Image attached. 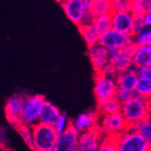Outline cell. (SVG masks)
Wrapping results in <instances>:
<instances>
[{"label": "cell", "instance_id": "obj_1", "mask_svg": "<svg viewBox=\"0 0 151 151\" xmlns=\"http://www.w3.org/2000/svg\"><path fill=\"white\" fill-rule=\"evenodd\" d=\"M120 112L129 125L137 124L151 116V100L136 94L133 98L122 103Z\"/></svg>", "mask_w": 151, "mask_h": 151}, {"label": "cell", "instance_id": "obj_2", "mask_svg": "<svg viewBox=\"0 0 151 151\" xmlns=\"http://www.w3.org/2000/svg\"><path fill=\"white\" fill-rule=\"evenodd\" d=\"M33 128V147L36 151H54L58 133L53 126L38 122Z\"/></svg>", "mask_w": 151, "mask_h": 151}, {"label": "cell", "instance_id": "obj_3", "mask_svg": "<svg viewBox=\"0 0 151 151\" xmlns=\"http://www.w3.org/2000/svg\"><path fill=\"white\" fill-rule=\"evenodd\" d=\"M117 137L119 151H151V144L133 125H129Z\"/></svg>", "mask_w": 151, "mask_h": 151}, {"label": "cell", "instance_id": "obj_4", "mask_svg": "<svg viewBox=\"0 0 151 151\" xmlns=\"http://www.w3.org/2000/svg\"><path fill=\"white\" fill-rule=\"evenodd\" d=\"M45 100L42 95H31L24 98L21 123L34 126L39 122V117Z\"/></svg>", "mask_w": 151, "mask_h": 151}, {"label": "cell", "instance_id": "obj_5", "mask_svg": "<svg viewBox=\"0 0 151 151\" xmlns=\"http://www.w3.org/2000/svg\"><path fill=\"white\" fill-rule=\"evenodd\" d=\"M118 89L115 79L107 77L101 73H96L93 92L98 103L116 96Z\"/></svg>", "mask_w": 151, "mask_h": 151}, {"label": "cell", "instance_id": "obj_6", "mask_svg": "<svg viewBox=\"0 0 151 151\" xmlns=\"http://www.w3.org/2000/svg\"><path fill=\"white\" fill-rule=\"evenodd\" d=\"M98 126L106 136H118L129 126L121 112L101 116Z\"/></svg>", "mask_w": 151, "mask_h": 151}, {"label": "cell", "instance_id": "obj_7", "mask_svg": "<svg viewBox=\"0 0 151 151\" xmlns=\"http://www.w3.org/2000/svg\"><path fill=\"white\" fill-rule=\"evenodd\" d=\"M132 41L133 35L131 34L119 31L112 27V28L101 34L100 43L106 46L108 49L111 50L125 48Z\"/></svg>", "mask_w": 151, "mask_h": 151}, {"label": "cell", "instance_id": "obj_8", "mask_svg": "<svg viewBox=\"0 0 151 151\" xmlns=\"http://www.w3.org/2000/svg\"><path fill=\"white\" fill-rule=\"evenodd\" d=\"M103 132L99 126H96L88 130L80 132L78 150L80 151H97L102 141Z\"/></svg>", "mask_w": 151, "mask_h": 151}, {"label": "cell", "instance_id": "obj_9", "mask_svg": "<svg viewBox=\"0 0 151 151\" xmlns=\"http://www.w3.org/2000/svg\"><path fill=\"white\" fill-rule=\"evenodd\" d=\"M24 98L22 95H14L10 97L5 106V113L7 121L14 127L21 124V115L24 109Z\"/></svg>", "mask_w": 151, "mask_h": 151}, {"label": "cell", "instance_id": "obj_10", "mask_svg": "<svg viewBox=\"0 0 151 151\" xmlns=\"http://www.w3.org/2000/svg\"><path fill=\"white\" fill-rule=\"evenodd\" d=\"M88 56L95 73H101L109 63V49L98 43L88 46Z\"/></svg>", "mask_w": 151, "mask_h": 151}, {"label": "cell", "instance_id": "obj_11", "mask_svg": "<svg viewBox=\"0 0 151 151\" xmlns=\"http://www.w3.org/2000/svg\"><path fill=\"white\" fill-rule=\"evenodd\" d=\"M80 132L71 125L65 131L59 133L54 151H76L78 150Z\"/></svg>", "mask_w": 151, "mask_h": 151}, {"label": "cell", "instance_id": "obj_12", "mask_svg": "<svg viewBox=\"0 0 151 151\" xmlns=\"http://www.w3.org/2000/svg\"><path fill=\"white\" fill-rule=\"evenodd\" d=\"M109 63H111L119 73L135 67L133 54L125 48L109 50Z\"/></svg>", "mask_w": 151, "mask_h": 151}, {"label": "cell", "instance_id": "obj_13", "mask_svg": "<svg viewBox=\"0 0 151 151\" xmlns=\"http://www.w3.org/2000/svg\"><path fill=\"white\" fill-rule=\"evenodd\" d=\"M61 3L68 19L78 26L81 25L86 11L82 0H63Z\"/></svg>", "mask_w": 151, "mask_h": 151}, {"label": "cell", "instance_id": "obj_14", "mask_svg": "<svg viewBox=\"0 0 151 151\" xmlns=\"http://www.w3.org/2000/svg\"><path fill=\"white\" fill-rule=\"evenodd\" d=\"M133 21L134 14L131 11H114L112 13V27L119 31L131 34Z\"/></svg>", "mask_w": 151, "mask_h": 151}, {"label": "cell", "instance_id": "obj_15", "mask_svg": "<svg viewBox=\"0 0 151 151\" xmlns=\"http://www.w3.org/2000/svg\"><path fill=\"white\" fill-rule=\"evenodd\" d=\"M100 114L98 111H87L78 115V117L73 121L72 125L79 131L82 132L92 129L99 124Z\"/></svg>", "mask_w": 151, "mask_h": 151}, {"label": "cell", "instance_id": "obj_16", "mask_svg": "<svg viewBox=\"0 0 151 151\" xmlns=\"http://www.w3.org/2000/svg\"><path fill=\"white\" fill-rule=\"evenodd\" d=\"M139 73L137 68H131L127 71L121 72L116 78L117 85L119 89H125L129 91H135L137 81L139 80Z\"/></svg>", "mask_w": 151, "mask_h": 151}, {"label": "cell", "instance_id": "obj_17", "mask_svg": "<svg viewBox=\"0 0 151 151\" xmlns=\"http://www.w3.org/2000/svg\"><path fill=\"white\" fill-rule=\"evenodd\" d=\"M80 33L83 38L84 42L87 44L88 46L93 45L101 42V32L94 23L86 24H81L78 26Z\"/></svg>", "mask_w": 151, "mask_h": 151}, {"label": "cell", "instance_id": "obj_18", "mask_svg": "<svg viewBox=\"0 0 151 151\" xmlns=\"http://www.w3.org/2000/svg\"><path fill=\"white\" fill-rule=\"evenodd\" d=\"M60 114L61 112L56 106H54L52 103L45 101L43 105L42 111H41V113H40L39 122L53 126L55 124V122L57 119L59 118Z\"/></svg>", "mask_w": 151, "mask_h": 151}, {"label": "cell", "instance_id": "obj_19", "mask_svg": "<svg viewBox=\"0 0 151 151\" xmlns=\"http://www.w3.org/2000/svg\"><path fill=\"white\" fill-rule=\"evenodd\" d=\"M133 62L136 68L143 65H151V45H137L133 53Z\"/></svg>", "mask_w": 151, "mask_h": 151}, {"label": "cell", "instance_id": "obj_20", "mask_svg": "<svg viewBox=\"0 0 151 151\" xmlns=\"http://www.w3.org/2000/svg\"><path fill=\"white\" fill-rule=\"evenodd\" d=\"M122 102L114 96L112 98H109L104 101L98 103L97 111L100 116L106 115V114H112L121 111Z\"/></svg>", "mask_w": 151, "mask_h": 151}, {"label": "cell", "instance_id": "obj_21", "mask_svg": "<svg viewBox=\"0 0 151 151\" xmlns=\"http://www.w3.org/2000/svg\"><path fill=\"white\" fill-rule=\"evenodd\" d=\"M90 9L96 17L114 12L111 0H91Z\"/></svg>", "mask_w": 151, "mask_h": 151}, {"label": "cell", "instance_id": "obj_22", "mask_svg": "<svg viewBox=\"0 0 151 151\" xmlns=\"http://www.w3.org/2000/svg\"><path fill=\"white\" fill-rule=\"evenodd\" d=\"M135 92L137 95L151 100V81L139 76L135 87Z\"/></svg>", "mask_w": 151, "mask_h": 151}, {"label": "cell", "instance_id": "obj_23", "mask_svg": "<svg viewBox=\"0 0 151 151\" xmlns=\"http://www.w3.org/2000/svg\"><path fill=\"white\" fill-rule=\"evenodd\" d=\"M133 126L135 129L151 144V116Z\"/></svg>", "mask_w": 151, "mask_h": 151}, {"label": "cell", "instance_id": "obj_24", "mask_svg": "<svg viewBox=\"0 0 151 151\" xmlns=\"http://www.w3.org/2000/svg\"><path fill=\"white\" fill-rule=\"evenodd\" d=\"M94 24L101 33L108 31L109 29L112 28V14H107V15L95 17Z\"/></svg>", "mask_w": 151, "mask_h": 151}, {"label": "cell", "instance_id": "obj_25", "mask_svg": "<svg viewBox=\"0 0 151 151\" xmlns=\"http://www.w3.org/2000/svg\"><path fill=\"white\" fill-rule=\"evenodd\" d=\"M17 129L21 136V138L24 141V143L28 146L30 148L33 147V128L32 126L25 125L21 123L20 125L17 127Z\"/></svg>", "mask_w": 151, "mask_h": 151}, {"label": "cell", "instance_id": "obj_26", "mask_svg": "<svg viewBox=\"0 0 151 151\" xmlns=\"http://www.w3.org/2000/svg\"><path fill=\"white\" fill-rule=\"evenodd\" d=\"M133 40L138 45H151V27L146 26L139 34L133 36Z\"/></svg>", "mask_w": 151, "mask_h": 151}, {"label": "cell", "instance_id": "obj_27", "mask_svg": "<svg viewBox=\"0 0 151 151\" xmlns=\"http://www.w3.org/2000/svg\"><path fill=\"white\" fill-rule=\"evenodd\" d=\"M101 151H116L118 150V142L116 136H108L102 139L101 147Z\"/></svg>", "mask_w": 151, "mask_h": 151}, {"label": "cell", "instance_id": "obj_28", "mask_svg": "<svg viewBox=\"0 0 151 151\" xmlns=\"http://www.w3.org/2000/svg\"><path fill=\"white\" fill-rule=\"evenodd\" d=\"M146 27L144 15H134V21L132 26V35L139 34Z\"/></svg>", "mask_w": 151, "mask_h": 151}, {"label": "cell", "instance_id": "obj_29", "mask_svg": "<svg viewBox=\"0 0 151 151\" xmlns=\"http://www.w3.org/2000/svg\"><path fill=\"white\" fill-rule=\"evenodd\" d=\"M72 124H70L69 119H68L67 116L64 113H61L59 118L57 119L55 124L53 125L54 129L57 131V133H62L63 131H65L68 128H69Z\"/></svg>", "mask_w": 151, "mask_h": 151}, {"label": "cell", "instance_id": "obj_30", "mask_svg": "<svg viewBox=\"0 0 151 151\" xmlns=\"http://www.w3.org/2000/svg\"><path fill=\"white\" fill-rule=\"evenodd\" d=\"M147 0H133L131 12L134 15H145L147 13Z\"/></svg>", "mask_w": 151, "mask_h": 151}, {"label": "cell", "instance_id": "obj_31", "mask_svg": "<svg viewBox=\"0 0 151 151\" xmlns=\"http://www.w3.org/2000/svg\"><path fill=\"white\" fill-rule=\"evenodd\" d=\"M114 11H131L133 0H111Z\"/></svg>", "mask_w": 151, "mask_h": 151}, {"label": "cell", "instance_id": "obj_32", "mask_svg": "<svg viewBox=\"0 0 151 151\" xmlns=\"http://www.w3.org/2000/svg\"><path fill=\"white\" fill-rule=\"evenodd\" d=\"M136 95L135 91H129V90H125V89H118L116 97L122 102L124 103L133 98Z\"/></svg>", "mask_w": 151, "mask_h": 151}, {"label": "cell", "instance_id": "obj_33", "mask_svg": "<svg viewBox=\"0 0 151 151\" xmlns=\"http://www.w3.org/2000/svg\"><path fill=\"white\" fill-rule=\"evenodd\" d=\"M102 74H104L105 76L107 77H109V78H112V79H115L118 77L119 72L116 69V68L111 64V63H109L106 67H104V69L101 72Z\"/></svg>", "mask_w": 151, "mask_h": 151}, {"label": "cell", "instance_id": "obj_34", "mask_svg": "<svg viewBox=\"0 0 151 151\" xmlns=\"http://www.w3.org/2000/svg\"><path fill=\"white\" fill-rule=\"evenodd\" d=\"M137 72L140 77H144L151 81V65H143L137 67Z\"/></svg>", "mask_w": 151, "mask_h": 151}, {"label": "cell", "instance_id": "obj_35", "mask_svg": "<svg viewBox=\"0 0 151 151\" xmlns=\"http://www.w3.org/2000/svg\"><path fill=\"white\" fill-rule=\"evenodd\" d=\"M95 15L93 14V12L91 9H86L83 18H82V23L81 24H91V23H94V19H95Z\"/></svg>", "mask_w": 151, "mask_h": 151}, {"label": "cell", "instance_id": "obj_36", "mask_svg": "<svg viewBox=\"0 0 151 151\" xmlns=\"http://www.w3.org/2000/svg\"><path fill=\"white\" fill-rule=\"evenodd\" d=\"M144 17H145L146 26H150L151 27V12H147L144 15Z\"/></svg>", "mask_w": 151, "mask_h": 151}, {"label": "cell", "instance_id": "obj_37", "mask_svg": "<svg viewBox=\"0 0 151 151\" xmlns=\"http://www.w3.org/2000/svg\"><path fill=\"white\" fill-rule=\"evenodd\" d=\"M82 2H83V5H84V6H85L86 9H90L91 0H82Z\"/></svg>", "mask_w": 151, "mask_h": 151}, {"label": "cell", "instance_id": "obj_38", "mask_svg": "<svg viewBox=\"0 0 151 151\" xmlns=\"http://www.w3.org/2000/svg\"><path fill=\"white\" fill-rule=\"evenodd\" d=\"M147 12H151V2H148L147 5Z\"/></svg>", "mask_w": 151, "mask_h": 151}, {"label": "cell", "instance_id": "obj_39", "mask_svg": "<svg viewBox=\"0 0 151 151\" xmlns=\"http://www.w3.org/2000/svg\"><path fill=\"white\" fill-rule=\"evenodd\" d=\"M58 1H59V2H63V0H58Z\"/></svg>", "mask_w": 151, "mask_h": 151}, {"label": "cell", "instance_id": "obj_40", "mask_svg": "<svg viewBox=\"0 0 151 151\" xmlns=\"http://www.w3.org/2000/svg\"><path fill=\"white\" fill-rule=\"evenodd\" d=\"M147 1H148V2H151V0H147Z\"/></svg>", "mask_w": 151, "mask_h": 151}]
</instances>
